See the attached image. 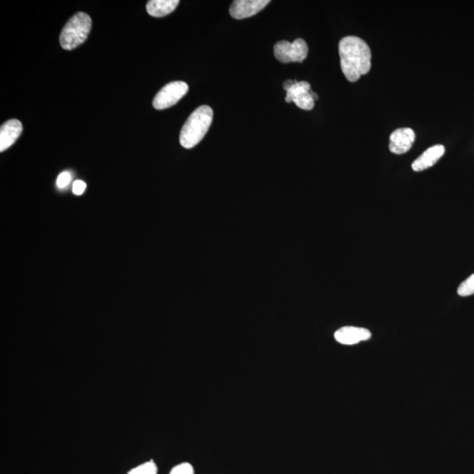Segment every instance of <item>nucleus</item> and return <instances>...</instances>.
Here are the masks:
<instances>
[{
    "label": "nucleus",
    "mask_w": 474,
    "mask_h": 474,
    "mask_svg": "<svg viewBox=\"0 0 474 474\" xmlns=\"http://www.w3.org/2000/svg\"><path fill=\"white\" fill-rule=\"evenodd\" d=\"M415 140L414 130L408 128L396 129L390 136L389 150L393 154H405L410 150Z\"/></svg>",
    "instance_id": "nucleus-8"
},
{
    "label": "nucleus",
    "mask_w": 474,
    "mask_h": 474,
    "mask_svg": "<svg viewBox=\"0 0 474 474\" xmlns=\"http://www.w3.org/2000/svg\"><path fill=\"white\" fill-rule=\"evenodd\" d=\"M296 81H293V80H288V81H286L284 83V85H283V88H284V90L286 91H289L291 89L294 84H296Z\"/></svg>",
    "instance_id": "nucleus-18"
},
{
    "label": "nucleus",
    "mask_w": 474,
    "mask_h": 474,
    "mask_svg": "<svg viewBox=\"0 0 474 474\" xmlns=\"http://www.w3.org/2000/svg\"><path fill=\"white\" fill-rule=\"evenodd\" d=\"M340 63L348 81H358L372 67V52L361 38L346 36L339 43Z\"/></svg>",
    "instance_id": "nucleus-1"
},
{
    "label": "nucleus",
    "mask_w": 474,
    "mask_h": 474,
    "mask_svg": "<svg viewBox=\"0 0 474 474\" xmlns=\"http://www.w3.org/2000/svg\"><path fill=\"white\" fill-rule=\"evenodd\" d=\"M71 181V175L68 171H64L61 173L57 178L56 185L59 186V188L64 189L66 187Z\"/></svg>",
    "instance_id": "nucleus-16"
},
{
    "label": "nucleus",
    "mask_w": 474,
    "mask_h": 474,
    "mask_svg": "<svg viewBox=\"0 0 474 474\" xmlns=\"http://www.w3.org/2000/svg\"><path fill=\"white\" fill-rule=\"evenodd\" d=\"M178 4V0H151L147 3L146 9L151 16L160 18L173 13Z\"/></svg>",
    "instance_id": "nucleus-12"
},
{
    "label": "nucleus",
    "mask_w": 474,
    "mask_h": 474,
    "mask_svg": "<svg viewBox=\"0 0 474 474\" xmlns=\"http://www.w3.org/2000/svg\"><path fill=\"white\" fill-rule=\"evenodd\" d=\"M128 474H158V466L151 460L130 470Z\"/></svg>",
    "instance_id": "nucleus-13"
},
{
    "label": "nucleus",
    "mask_w": 474,
    "mask_h": 474,
    "mask_svg": "<svg viewBox=\"0 0 474 474\" xmlns=\"http://www.w3.org/2000/svg\"><path fill=\"white\" fill-rule=\"evenodd\" d=\"M213 116V110L208 106H201L191 114L179 136L183 148H192L204 138L212 124Z\"/></svg>",
    "instance_id": "nucleus-2"
},
{
    "label": "nucleus",
    "mask_w": 474,
    "mask_h": 474,
    "mask_svg": "<svg viewBox=\"0 0 474 474\" xmlns=\"http://www.w3.org/2000/svg\"><path fill=\"white\" fill-rule=\"evenodd\" d=\"M336 342L345 346H354L372 338V334L364 328L346 326L339 328L334 335Z\"/></svg>",
    "instance_id": "nucleus-9"
},
{
    "label": "nucleus",
    "mask_w": 474,
    "mask_h": 474,
    "mask_svg": "<svg viewBox=\"0 0 474 474\" xmlns=\"http://www.w3.org/2000/svg\"><path fill=\"white\" fill-rule=\"evenodd\" d=\"M170 474H194L193 466L190 463H181L174 466L171 470Z\"/></svg>",
    "instance_id": "nucleus-15"
},
{
    "label": "nucleus",
    "mask_w": 474,
    "mask_h": 474,
    "mask_svg": "<svg viewBox=\"0 0 474 474\" xmlns=\"http://www.w3.org/2000/svg\"><path fill=\"white\" fill-rule=\"evenodd\" d=\"M311 95L313 99V101H316L317 99H318V96H317V94L316 93H313V91H311Z\"/></svg>",
    "instance_id": "nucleus-19"
},
{
    "label": "nucleus",
    "mask_w": 474,
    "mask_h": 474,
    "mask_svg": "<svg viewBox=\"0 0 474 474\" xmlns=\"http://www.w3.org/2000/svg\"><path fill=\"white\" fill-rule=\"evenodd\" d=\"M308 54V46L302 39H296L293 44L281 41L274 46L275 57L281 63H302Z\"/></svg>",
    "instance_id": "nucleus-4"
},
{
    "label": "nucleus",
    "mask_w": 474,
    "mask_h": 474,
    "mask_svg": "<svg viewBox=\"0 0 474 474\" xmlns=\"http://www.w3.org/2000/svg\"><path fill=\"white\" fill-rule=\"evenodd\" d=\"M445 148L443 145H435L423 152L414 163H412V169L415 171H423L435 166L438 160L445 154Z\"/></svg>",
    "instance_id": "nucleus-11"
},
{
    "label": "nucleus",
    "mask_w": 474,
    "mask_h": 474,
    "mask_svg": "<svg viewBox=\"0 0 474 474\" xmlns=\"http://www.w3.org/2000/svg\"><path fill=\"white\" fill-rule=\"evenodd\" d=\"M86 189V183L82 181H76L74 183V187H72V191H74V194L81 195L85 192Z\"/></svg>",
    "instance_id": "nucleus-17"
},
{
    "label": "nucleus",
    "mask_w": 474,
    "mask_h": 474,
    "mask_svg": "<svg viewBox=\"0 0 474 474\" xmlns=\"http://www.w3.org/2000/svg\"><path fill=\"white\" fill-rule=\"evenodd\" d=\"M270 3L269 0H236L232 3L229 14L236 20L254 16Z\"/></svg>",
    "instance_id": "nucleus-7"
},
{
    "label": "nucleus",
    "mask_w": 474,
    "mask_h": 474,
    "mask_svg": "<svg viewBox=\"0 0 474 474\" xmlns=\"http://www.w3.org/2000/svg\"><path fill=\"white\" fill-rule=\"evenodd\" d=\"M189 87L183 81H175L163 86L161 91L156 95L153 101V106L156 110H163L171 108L181 101L188 93Z\"/></svg>",
    "instance_id": "nucleus-5"
},
{
    "label": "nucleus",
    "mask_w": 474,
    "mask_h": 474,
    "mask_svg": "<svg viewBox=\"0 0 474 474\" xmlns=\"http://www.w3.org/2000/svg\"><path fill=\"white\" fill-rule=\"evenodd\" d=\"M286 101L296 103L298 108L301 109L312 110L315 106V101L311 95V84L306 81H296L291 89L286 91Z\"/></svg>",
    "instance_id": "nucleus-6"
},
{
    "label": "nucleus",
    "mask_w": 474,
    "mask_h": 474,
    "mask_svg": "<svg viewBox=\"0 0 474 474\" xmlns=\"http://www.w3.org/2000/svg\"><path fill=\"white\" fill-rule=\"evenodd\" d=\"M458 296L462 297H468L474 294V274L461 283L458 288Z\"/></svg>",
    "instance_id": "nucleus-14"
},
{
    "label": "nucleus",
    "mask_w": 474,
    "mask_h": 474,
    "mask_svg": "<svg viewBox=\"0 0 474 474\" xmlns=\"http://www.w3.org/2000/svg\"><path fill=\"white\" fill-rule=\"evenodd\" d=\"M22 124L20 121L13 118L5 122L0 128V151L9 148L21 135Z\"/></svg>",
    "instance_id": "nucleus-10"
},
{
    "label": "nucleus",
    "mask_w": 474,
    "mask_h": 474,
    "mask_svg": "<svg viewBox=\"0 0 474 474\" xmlns=\"http://www.w3.org/2000/svg\"><path fill=\"white\" fill-rule=\"evenodd\" d=\"M91 29V17L87 14L79 11L64 26L59 38L61 46L66 51L78 48L87 39Z\"/></svg>",
    "instance_id": "nucleus-3"
}]
</instances>
